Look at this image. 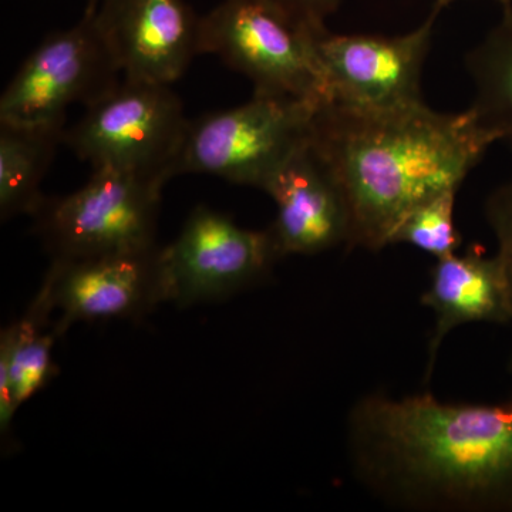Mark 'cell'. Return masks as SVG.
I'll return each mask as SVG.
<instances>
[{"instance_id": "cell-19", "label": "cell", "mask_w": 512, "mask_h": 512, "mask_svg": "<svg viewBox=\"0 0 512 512\" xmlns=\"http://www.w3.org/2000/svg\"><path fill=\"white\" fill-rule=\"evenodd\" d=\"M305 29L326 28L325 20L338 10L342 0H269Z\"/></svg>"}, {"instance_id": "cell-5", "label": "cell", "mask_w": 512, "mask_h": 512, "mask_svg": "<svg viewBox=\"0 0 512 512\" xmlns=\"http://www.w3.org/2000/svg\"><path fill=\"white\" fill-rule=\"evenodd\" d=\"M165 183L96 168L86 184L43 200L35 229L52 259L131 254L157 248V221Z\"/></svg>"}, {"instance_id": "cell-2", "label": "cell", "mask_w": 512, "mask_h": 512, "mask_svg": "<svg viewBox=\"0 0 512 512\" xmlns=\"http://www.w3.org/2000/svg\"><path fill=\"white\" fill-rule=\"evenodd\" d=\"M497 138L470 110L439 113L426 104L355 109L323 101L309 144L342 195L346 248L389 247L404 218L440 192L460 190Z\"/></svg>"}, {"instance_id": "cell-7", "label": "cell", "mask_w": 512, "mask_h": 512, "mask_svg": "<svg viewBox=\"0 0 512 512\" xmlns=\"http://www.w3.org/2000/svg\"><path fill=\"white\" fill-rule=\"evenodd\" d=\"M120 74L89 5L77 25L47 36L20 66L0 99V121L66 120L73 103L87 107L113 92Z\"/></svg>"}, {"instance_id": "cell-10", "label": "cell", "mask_w": 512, "mask_h": 512, "mask_svg": "<svg viewBox=\"0 0 512 512\" xmlns=\"http://www.w3.org/2000/svg\"><path fill=\"white\" fill-rule=\"evenodd\" d=\"M160 251L52 259L42 288L60 333L74 322L140 319L165 303Z\"/></svg>"}, {"instance_id": "cell-4", "label": "cell", "mask_w": 512, "mask_h": 512, "mask_svg": "<svg viewBox=\"0 0 512 512\" xmlns=\"http://www.w3.org/2000/svg\"><path fill=\"white\" fill-rule=\"evenodd\" d=\"M188 123L171 86L123 77L67 128L64 143L93 170L111 168L167 183L175 177Z\"/></svg>"}, {"instance_id": "cell-14", "label": "cell", "mask_w": 512, "mask_h": 512, "mask_svg": "<svg viewBox=\"0 0 512 512\" xmlns=\"http://www.w3.org/2000/svg\"><path fill=\"white\" fill-rule=\"evenodd\" d=\"M52 303L40 286L28 312L0 336V431L9 433L22 404L39 393L55 375L53 348L63 336L52 323Z\"/></svg>"}, {"instance_id": "cell-3", "label": "cell", "mask_w": 512, "mask_h": 512, "mask_svg": "<svg viewBox=\"0 0 512 512\" xmlns=\"http://www.w3.org/2000/svg\"><path fill=\"white\" fill-rule=\"evenodd\" d=\"M316 104L254 93L234 109L190 120L175 175L207 174L264 191L276 171L308 143Z\"/></svg>"}, {"instance_id": "cell-21", "label": "cell", "mask_w": 512, "mask_h": 512, "mask_svg": "<svg viewBox=\"0 0 512 512\" xmlns=\"http://www.w3.org/2000/svg\"><path fill=\"white\" fill-rule=\"evenodd\" d=\"M99 0H90V3H97Z\"/></svg>"}, {"instance_id": "cell-9", "label": "cell", "mask_w": 512, "mask_h": 512, "mask_svg": "<svg viewBox=\"0 0 512 512\" xmlns=\"http://www.w3.org/2000/svg\"><path fill=\"white\" fill-rule=\"evenodd\" d=\"M439 10L403 36L335 35L326 28L313 32L326 101L370 110L423 103L421 74Z\"/></svg>"}, {"instance_id": "cell-6", "label": "cell", "mask_w": 512, "mask_h": 512, "mask_svg": "<svg viewBox=\"0 0 512 512\" xmlns=\"http://www.w3.org/2000/svg\"><path fill=\"white\" fill-rule=\"evenodd\" d=\"M269 0H222L200 20V55L220 57L247 76L255 92L318 104L328 100L313 32Z\"/></svg>"}, {"instance_id": "cell-17", "label": "cell", "mask_w": 512, "mask_h": 512, "mask_svg": "<svg viewBox=\"0 0 512 512\" xmlns=\"http://www.w3.org/2000/svg\"><path fill=\"white\" fill-rule=\"evenodd\" d=\"M457 188L440 192L404 218L390 245L407 244L436 259L456 254L463 244L454 221Z\"/></svg>"}, {"instance_id": "cell-18", "label": "cell", "mask_w": 512, "mask_h": 512, "mask_svg": "<svg viewBox=\"0 0 512 512\" xmlns=\"http://www.w3.org/2000/svg\"><path fill=\"white\" fill-rule=\"evenodd\" d=\"M484 217L497 241L495 254L503 262L512 303V178L490 192L484 204ZM507 372L512 376V350L508 357Z\"/></svg>"}, {"instance_id": "cell-1", "label": "cell", "mask_w": 512, "mask_h": 512, "mask_svg": "<svg viewBox=\"0 0 512 512\" xmlns=\"http://www.w3.org/2000/svg\"><path fill=\"white\" fill-rule=\"evenodd\" d=\"M346 450L357 483L392 510L512 512V396L367 393L350 407Z\"/></svg>"}, {"instance_id": "cell-15", "label": "cell", "mask_w": 512, "mask_h": 512, "mask_svg": "<svg viewBox=\"0 0 512 512\" xmlns=\"http://www.w3.org/2000/svg\"><path fill=\"white\" fill-rule=\"evenodd\" d=\"M66 120L25 124L0 121V217L33 215L45 197L40 184L64 143Z\"/></svg>"}, {"instance_id": "cell-11", "label": "cell", "mask_w": 512, "mask_h": 512, "mask_svg": "<svg viewBox=\"0 0 512 512\" xmlns=\"http://www.w3.org/2000/svg\"><path fill=\"white\" fill-rule=\"evenodd\" d=\"M124 79L177 82L200 55V16L185 0H99L90 3Z\"/></svg>"}, {"instance_id": "cell-8", "label": "cell", "mask_w": 512, "mask_h": 512, "mask_svg": "<svg viewBox=\"0 0 512 512\" xmlns=\"http://www.w3.org/2000/svg\"><path fill=\"white\" fill-rule=\"evenodd\" d=\"M278 259L268 229L239 227L228 215L198 205L178 237L161 248L164 302L187 308L227 299L268 278Z\"/></svg>"}, {"instance_id": "cell-20", "label": "cell", "mask_w": 512, "mask_h": 512, "mask_svg": "<svg viewBox=\"0 0 512 512\" xmlns=\"http://www.w3.org/2000/svg\"><path fill=\"white\" fill-rule=\"evenodd\" d=\"M451 2H456V0H437V6L436 8H443V6H446L448 5V3H451ZM498 2L501 3V5L503 6H507V5H510L511 3V0H498Z\"/></svg>"}, {"instance_id": "cell-12", "label": "cell", "mask_w": 512, "mask_h": 512, "mask_svg": "<svg viewBox=\"0 0 512 512\" xmlns=\"http://www.w3.org/2000/svg\"><path fill=\"white\" fill-rule=\"evenodd\" d=\"M264 191L275 201L276 217L268 231L281 258L346 247L345 202L309 140L276 171Z\"/></svg>"}, {"instance_id": "cell-13", "label": "cell", "mask_w": 512, "mask_h": 512, "mask_svg": "<svg viewBox=\"0 0 512 512\" xmlns=\"http://www.w3.org/2000/svg\"><path fill=\"white\" fill-rule=\"evenodd\" d=\"M420 303L434 313V329L427 346L424 383H429L437 355L448 333L468 323L511 325L510 286L503 262L488 256L477 244L464 254L437 259L430 272V285Z\"/></svg>"}, {"instance_id": "cell-16", "label": "cell", "mask_w": 512, "mask_h": 512, "mask_svg": "<svg viewBox=\"0 0 512 512\" xmlns=\"http://www.w3.org/2000/svg\"><path fill=\"white\" fill-rule=\"evenodd\" d=\"M503 18L466 56L474 83L471 114L497 141L512 147V5Z\"/></svg>"}]
</instances>
